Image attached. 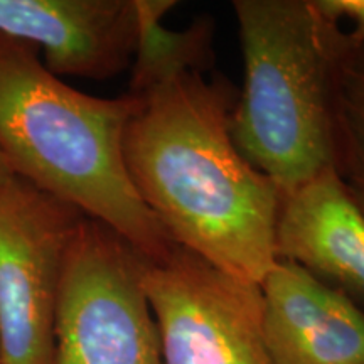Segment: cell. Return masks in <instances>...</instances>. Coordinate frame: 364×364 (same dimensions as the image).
Instances as JSON below:
<instances>
[{
    "label": "cell",
    "instance_id": "obj_1",
    "mask_svg": "<svg viewBox=\"0 0 364 364\" xmlns=\"http://www.w3.org/2000/svg\"><path fill=\"white\" fill-rule=\"evenodd\" d=\"M211 70L182 71L134 98L127 171L169 238L236 279L262 284L277 260L282 196L236 147V95Z\"/></svg>",
    "mask_w": 364,
    "mask_h": 364
},
{
    "label": "cell",
    "instance_id": "obj_2",
    "mask_svg": "<svg viewBox=\"0 0 364 364\" xmlns=\"http://www.w3.org/2000/svg\"><path fill=\"white\" fill-rule=\"evenodd\" d=\"M135 102L98 98L46 70L34 46L0 34V154L21 177L108 226L147 260L176 243L145 206L124 157Z\"/></svg>",
    "mask_w": 364,
    "mask_h": 364
},
{
    "label": "cell",
    "instance_id": "obj_3",
    "mask_svg": "<svg viewBox=\"0 0 364 364\" xmlns=\"http://www.w3.org/2000/svg\"><path fill=\"white\" fill-rule=\"evenodd\" d=\"M243 86L231 134L280 196L332 166V76L343 29L314 0H235Z\"/></svg>",
    "mask_w": 364,
    "mask_h": 364
},
{
    "label": "cell",
    "instance_id": "obj_4",
    "mask_svg": "<svg viewBox=\"0 0 364 364\" xmlns=\"http://www.w3.org/2000/svg\"><path fill=\"white\" fill-rule=\"evenodd\" d=\"M144 267L115 231L81 220L59 284L53 364H164Z\"/></svg>",
    "mask_w": 364,
    "mask_h": 364
},
{
    "label": "cell",
    "instance_id": "obj_5",
    "mask_svg": "<svg viewBox=\"0 0 364 364\" xmlns=\"http://www.w3.org/2000/svg\"><path fill=\"white\" fill-rule=\"evenodd\" d=\"M83 218L21 177L0 188V364H53L63 267Z\"/></svg>",
    "mask_w": 364,
    "mask_h": 364
},
{
    "label": "cell",
    "instance_id": "obj_6",
    "mask_svg": "<svg viewBox=\"0 0 364 364\" xmlns=\"http://www.w3.org/2000/svg\"><path fill=\"white\" fill-rule=\"evenodd\" d=\"M142 280L164 364H273L258 284L179 245L159 260L145 258Z\"/></svg>",
    "mask_w": 364,
    "mask_h": 364
},
{
    "label": "cell",
    "instance_id": "obj_7",
    "mask_svg": "<svg viewBox=\"0 0 364 364\" xmlns=\"http://www.w3.org/2000/svg\"><path fill=\"white\" fill-rule=\"evenodd\" d=\"M0 34L44 53L51 75L110 80L132 66L135 0H0Z\"/></svg>",
    "mask_w": 364,
    "mask_h": 364
},
{
    "label": "cell",
    "instance_id": "obj_8",
    "mask_svg": "<svg viewBox=\"0 0 364 364\" xmlns=\"http://www.w3.org/2000/svg\"><path fill=\"white\" fill-rule=\"evenodd\" d=\"M263 334L273 364H364V309L292 262L260 284Z\"/></svg>",
    "mask_w": 364,
    "mask_h": 364
},
{
    "label": "cell",
    "instance_id": "obj_9",
    "mask_svg": "<svg viewBox=\"0 0 364 364\" xmlns=\"http://www.w3.org/2000/svg\"><path fill=\"white\" fill-rule=\"evenodd\" d=\"M277 258L364 302V213L334 167L282 196Z\"/></svg>",
    "mask_w": 364,
    "mask_h": 364
},
{
    "label": "cell",
    "instance_id": "obj_10",
    "mask_svg": "<svg viewBox=\"0 0 364 364\" xmlns=\"http://www.w3.org/2000/svg\"><path fill=\"white\" fill-rule=\"evenodd\" d=\"M172 0H135L139 36L127 93L136 95L182 71L213 68V22L198 19L181 31L162 24Z\"/></svg>",
    "mask_w": 364,
    "mask_h": 364
},
{
    "label": "cell",
    "instance_id": "obj_11",
    "mask_svg": "<svg viewBox=\"0 0 364 364\" xmlns=\"http://www.w3.org/2000/svg\"><path fill=\"white\" fill-rule=\"evenodd\" d=\"M332 167L364 213V46L344 31L332 76Z\"/></svg>",
    "mask_w": 364,
    "mask_h": 364
},
{
    "label": "cell",
    "instance_id": "obj_12",
    "mask_svg": "<svg viewBox=\"0 0 364 364\" xmlns=\"http://www.w3.org/2000/svg\"><path fill=\"white\" fill-rule=\"evenodd\" d=\"M318 12L334 24L348 21L353 26L349 39L364 46V0H316Z\"/></svg>",
    "mask_w": 364,
    "mask_h": 364
},
{
    "label": "cell",
    "instance_id": "obj_13",
    "mask_svg": "<svg viewBox=\"0 0 364 364\" xmlns=\"http://www.w3.org/2000/svg\"><path fill=\"white\" fill-rule=\"evenodd\" d=\"M11 177H12V172H11V169H9L6 159H4L2 154H0V188H2V186L6 184Z\"/></svg>",
    "mask_w": 364,
    "mask_h": 364
}]
</instances>
